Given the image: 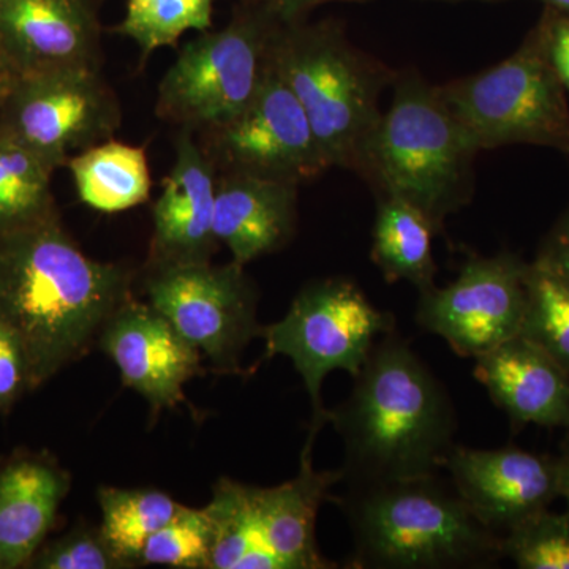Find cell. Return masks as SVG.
<instances>
[{
	"mask_svg": "<svg viewBox=\"0 0 569 569\" xmlns=\"http://www.w3.org/2000/svg\"><path fill=\"white\" fill-rule=\"evenodd\" d=\"M130 283L122 266L82 252L58 211L0 233V328L24 355L29 389L89 350Z\"/></svg>",
	"mask_w": 569,
	"mask_h": 569,
	"instance_id": "1",
	"label": "cell"
},
{
	"mask_svg": "<svg viewBox=\"0 0 569 569\" xmlns=\"http://www.w3.org/2000/svg\"><path fill=\"white\" fill-rule=\"evenodd\" d=\"M329 425L342 440L346 488L436 477L458 430L447 388L396 329L372 348Z\"/></svg>",
	"mask_w": 569,
	"mask_h": 569,
	"instance_id": "2",
	"label": "cell"
},
{
	"mask_svg": "<svg viewBox=\"0 0 569 569\" xmlns=\"http://www.w3.org/2000/svg\"><path fill=\"white\" fill-rule=\"evenodd\" d=\"M331 500L353 539L347 568H488L503 557V537L488 529L438 475L347 488Z\"/></svg>",
	"mask_w": 569,
	"mask_h": 569,
	"instance_id": "3",
	"label": "cell"
},
{
	"mask_svg": "<svg viewBox=\"0 0 569 569\" xmlns=\"http://www.w3.org/2000/svg\"><path fill=\"white\" fill-rule=\"evenodd\" d=\"M271 62L301 103L329 167L365 179L383 118L380 99L397 71L359 50L332 21L280 24Z\"/></svg>",
	"mask_w": 569,
	"mask_h": 569,
	"instance_id": "4",
	"label": "cell"
},
{
	"mask_svg": "<svg viewBox=\"0 0 569 569\" xmlns=\"http://www.w3.org/2000/svg\"><path fill=\"white\" fill-rule=\"evenodd\" d=\"M392 89L365 181L377 197L389 194L417 206L441 233L448 217L473 197L479 151L438 86H430L417 69L397 71Z\"/></svg>",
	"mask_w": 569,
	"mask_h": 569,
	"instance_id": "5",
	"label": "cell"
},
{
	"mask_svg": "<svg viewBox=\"0 0 569 569\" xmlns=\"http://www.w3.org/2000/svg\"><path fill=\"white\" fill-rule=\"evenodd\" d=\"M438 91L479 152L530 144L569 156L567 91L537 29L505 61Z\"/></svg>",
	"mask_w": 569,
	"mask_h": 569,
	"instance_id": "6",
	"label": "cell"
},
{
	"mask_svg": "<svg viewBox=\"0 0 569 569\" xmlns=\"http://www.w3.org/2000/svg\"><path fill=\"white\" fill-rule=\"evenodd\" d=\"M280 24L258 7L187 41L160 81L157 116L193 133L231 121L264 84Z\"/></svg>",
	"mask_w": 569,
	"mask_h": 569,
	"instance_id": "7",
	"label": "cell"
},
{
	"mask_svg": "<svg viewBox=\"0 0 569 569\" xmlns=\"http://www.w3.org/2000/svg\"><path fill=\"white\" fill-rule=\"evenodd\" d=\"M395 329V316L378 309L347 277L307 283L282 320L263 326L266 359L287 356L305 381L312 403L309 438L316 440L329 425L321 400L325 378L336 370L358 376L378 340Z\"/></svg>",
	"mask_w": 569,
	"mask_h": 569,
	"instance_id": "8",
	"label": "cell"
},
{
	"mask_svg": "<svg viewBox=\"0 0 569 569\" xmlns=\"http://www.w3.org/2000/svg\"><path fill=\"white\" fill-rule=\"evenodd\" d=\"M149 305L209 359L217 373L241 372L242 355L258 323V291L244 266L208 261L149 263Z\"/></svg>",
	"mask_w": 569,
	"mask_h": 569,
	"instance_id": "9",
	"label": "cell"
},
{
	"mask_svg": "<svg viewBox=\"0 0 569 569\" xmlns=\"http://www.w3.org/2000/svg\"><path fill=\"white\" fill-rule=\"evenodd\" d=\"M118 97L100 67H67L11 77L0 99V126L52 170L74 153L110 140L121 126Z\"/></svg>",
	"mask_w": 569,
	"mask_h": 569,
	"instance_id": "10",
	"label": "cell"
},
{
	"mask_svg": "<svg viewBox=\"0 0 569 569\" xmlns=\"http://www.w3.org/2000/svg\"><path fill=\"white\" fill-rule=\"evenodd\" d=\"M200 141L217 173L301 186L331 170L301 103L274 69L244 111Z\"/></svg>",
	"mask_w": 569,
	"mask_h": 569,
	"instance_id": "11",
	"label": "cell"
},
{
	"mask_svg": "<svg viewBox=\"0 0 569 569\" xmlns=\"http://www.w3.org/2000/svg\"><path fill=\"white\" fill-rule=\"evenodd\" d=\"M529 263L518 254L470 257L458 279L419 291L417 323L456 355L477 359L520 335Z\"/></svg>",
	"mask_w": 569,
	"mask_h": 569,
	"instance_id": "12",
	"label": "cell"
},
{
	"mask_svg": "<svg viewBox=\"0 0 569 569\" xmlns=\"http://www.w3.org/2000/svg\"><path fill=\"white\" fill-rule=\"evenodd\" d=\"M443 468L470 511L501 537L560 498L557 459L520 448L455 445Z\"/></svg>",
	"mask_w": 569,
	"mask_h": 569,
	"instance_id": "13",
	"label": "cell"
},
{
	"mask_svg": "<svg viewBox=\"0 0 569 569\" xmlns=\"http://www.w3.org/2000/svg\"><path fill=\"white\" fill-rule=\"evenodd\" d=\"M100 348L114 362L122 383L153 410L186 400L183 385L200 376L203 356L151 305L130 296L108 318Z\"/></svg>",
	"mask_w": 569,
	"mask_h": 569,
	"instance_id": "14",
	"label": "cell"
},
{
	"mask_svg": "<svg viewBox=\"0 0 569 569\" xmlns=\"http://www.w3.org/2000/svg\"><path fill=\"white\" fill-rule=\"evenodd\" d=\"M0 58L11 77L100 67V32L88 0H0Z\"/></svg>",
	"mask_w": 569,
	"mask_h": 569,
	"instance_id": "15",
	"label": "cell"
},
{
	"mask_svg": "<svg viewBox=\"0 0 569 569\" xmlns=\"http://www.w3.org/2000/svg\"><path fill=\"white\" fill-rule=\"evenodd\" d=\"M316 441L307 440L298 475L274 488L242 485L250 529L283 569L337 568L317 545V518L331 489L342 482L340 470L318 471L312 463Z\"/></svg>",
	"mask_w": 569,
	"mask_h": 569,
	"instance_id": "16",
	"label": "cell"
},
{
	"mask_svg": "<svg viewBox=\"0 0 569 569\" xmlns=\"http://www.w3.org/2000/svg\"><path fill=\"white\" fill-rule=\"evenodd\" d=\"M217 170L190 130L176 140V159L152 209L149 263L208 261L216 252Z\"/></svg>",
	"mask_w": 569,
	"mask_h": 569,
	"instance_id": "17",
	"label": "cell"
},
{
	"mask_svg": "<svg viewBox=\"0 0 569 569\" xmlns=\"http://www.w3.org/2000/svg\"><path fill=\"white\" fill-rule=\"evenodd\" d=\"M475 361V377L515 425L569 430V376L527 337H511Z\"/></svg>",
	"mask_w": 569,
	"mask_h": 569,
	"instance_id": "18",
	"label": "cell"
},
{
	"mask_svg": "<svg viewBox=\"0 0 569 569\" xmlns=\"http://www.w3.org/2000/svg\"><path fill=\"white\" fill-rule=\"evenodd\" d=\"M298 189L296 183L217 173L213 233L234 263H252L291 241L298 222Z\"/></svg>",
	"mask_w": 569,
	"mask_h": 569,
	"instance_id": "19",
	"label": "cell"
},
{
	"mask_svg": "<svg viewBox=\"0 0 569 569\" xmlns=\"http://www.w3.org/2000/svg\"><path fill=\"white\" fill-rule=\"evenodd\" d=\"M70 485V475L48 455L14 456L0 466V569L28 567Z\"/></svg>",
	"mask_w": 569,
	"mask_h": 569,
	"instance_id": "20",
	"label": "cell"
},
{
	"mask_svg": "<svg viewBox=\"0 0 569 569\" xmlns=\"http://www.w3.org/2000/svg\"><path fill=\"white\" fill-rule=\"evenodd\" d=\"M377 198L370 250L373 263L388 283L403 280L413 284L418 293L433 287V238L440 231L417 206L389 194Z\"/></svg>",
	"mask_w": 569,
	"mask_h": 569,
	"instance_id": "21",
	"label": "cell"
},
{
	"mask_svg": "<svg viewBox=\"0 0 569 569\" xmlns=\"http://www.w3.org/2000/svg\"><path fill=\"white\" fill-rule=\"evenodd\" d=\"M66 167L82 203L96 211H129L151 197L152 176L144 146L110 138L74 153Z\"/></svg>",
	"mask_w": 569,
	"mask_h": 569,
	"instance_id": "22",
	"label": "cell"
},
{
	"mask_svg": "<svg viewBox=\"0 0 569 569\" xmlns=\"http://www.w3.org/2000/svg\"><path fill=\"white\" fill-rule=\"evenodd\" d=\"M104 541L127 568L140 565L146 542L178 515L181 503L153 489L100 488Z\"/></svg>",
	"mask_w": 569,
	"mask_h": 569,
	"instance_id": "23",
	"label": "cell"
},
{
	"mask_svg": "<svg viewBox=\"0 0 569 569\" xmlns=\"http://www.w3.org/2000/svg\"><path fill=\"white\" fill-rule=\"evenodd\" d=\"M54 170L0 126V233L56 212Z\"/></svg>",
	"mask_w": 569,
	"mask_h": 569,
	"instance_id": "24",
	"label": "cell"
},
{
	"mask_svg": "<svg viewBox=\"0 0 569 569\" xmlns=\"http://www.w3.org/2000/svg\"><path fill=\"white\" fill-rule=\"evenodd\" d=\"M211 519L209 569H280L254 538L242 503V482L222 478L204 508Z\"/></svg>",
	"mask_w": 569,
	"mask_h": 569,
	"instance_id": "25",
	"label": "cell"
},
{
	"mask_svg": "<svg viewBox=\"0 0 569 569\" xmlns=\"http://www.w3.org/2000/svg\"><path fill=\"white\" fill-rule=\"evenodd\" d=\"M216 0H127L126 17L114 29L140 47L142 58L176 47L183 33L212 26Z\"/></svg>",
	"mask_w": 569,
	"mask_h": 569,
	"instance_id": "26",
	"label": "cell"
},
{
	"mask_svg": "<svg viewBox=\"0 0 569 569\" xmlns=\"http://www.w3.org/2000/svg\"><path fill=\"white\" fill-rule=\"evenodd\" d=\"M527 305L520 335L569 376V284L537 261L527 269Z\"/></svg>",
	"mask_w": 569,
	"mask_h": 569,
	"instance_id": "27",
	"label": "cell"
},
{
	"mask_svg": "<svg viewBox=\"0 0 569 569\" xmlns=\"http://www.w3.org/2000/svg\"><path fill=\"white\" fill-rule=\"evenodd\" d=\"M212 526L206 509L183 507L144 545L140 565L178 569H209Z\"/></svg>",
	"mask_w": 569,
	"mask_h": 569,
	"instance_id": "28",
	"label": "cell"
},
{
	"mask_svg": "<svg viewBox=\"0 0 569 569\" xmlns=\"http://www.w3.org/2000/svg\"><path fill=\"white\" fill-rule=\"evenodd\" d=\"M501 550L520 569H569V509L523 520L503 535Z\"/></svg>",
	"mask_w": 569,
	"mask_h": 569,
	"instance_id": "29",
	"label": "cell"
},
{
	"mask_svg": "<svg viewBox=\"0 0 569 569\" xmlns=\"http://www.w3.org/2000/svg\"><path fill=\"white\" fill-rule=\"evenodd\" d=\"M28 568L39 569H122L123 561L112 552L100 529L80 526L41 545Z\"/></svg>",
	"mask_w": 569,
	"mask_h": 569,
	"instance_id": "30",
	"label": "cell"
},
{
	"mask_svg": "<svg viewBox=\"0 0 569 569\" xmlns=\"http://www.w3.org/2000/svg\"><path fill=\"white\" fill-rule=\"evenodd\" d=\"M535 29L550 66L556 70L565 91L569 92V13L546 7Z\"/></svg>",
	"mask_w": 569,
	"mask_h": 569,
	"instance_id": "31",
	"label": "cell"
},
{
	"mask_svg": "<svg viewBox=\"0 0 569 569\" xmlns=\"http://www.w3.org/2000/svg\"><path fill=\"white\" fill-rule=\"evenodd\" d=\"M29 389L28 365L17 340L0 328V411Z\"/></svg>",
	"mask_w": 569,
	"mask_h": 569,
	"instance_id": "32",
	"label": "cell"
},
{
	"mask_svg": "<svg viewBox=\"0 0 569 569\" xmlns=\"http://www.w3.org/2000/svg\"><path fill=\"white\" fill-rule=\"evenodd\" d=\"M535 261L569 284V206L542 242Z\"/></svg>",
	"mask_w": 569,
	"mask_h": 569,
	"instance_id": "33",
	"label": "cell"
},
{
	"mask_svg": "<svg viewBox=\"0 0 569 569\" xmlns=\"http://www.w3.org/2000/svg\"><path fill=\"white\" fill-rule=\"evenodd\" d=\"M331 2H369V0H260L261 9L282 24L302 20L307 11Z\"/></svg>",
	"mask_w": 569,
	"mask_h": 569,
	"instance_id": "34",
	"label": "cell"
},
{
	"mask_svg": "<svg viewBox=\"0 0 569 569\" xmlns=\"http://www.w3.org/2000/svg\"><path fill=\"white\" fill-rule=\"evenodd\" d=\"M557 463H559L560 498L567 501V509H569V437Z\"/></svg>",
	"mask_w": 569,
	"mask_h": 569,
	"instance_id": "35",
	"label": "cell"
},
{
	"mask_svg": "<svg viewBox=\"0 0 569 569\" xmlns=\"http://www.w3.org/2000/svg\"><path fill=\"white\" fill-rule=\"evenodd\" d=\"M11 80V73L9 69H7L6 63H3L2 58H0V99H2L3 92H6L7 86Z\"/></svg>",
	"mask_w": 569,
	"mask_h": 569,
	"instance_id": "36",
	"label": "cell"
},
{
	"mask_svg": "<svg viewBox=\"0 0 569 569\" xmlns=\"http://www.w3.org/2000/svg\"><path fill=\"white\" fill-rule=\"evenodd\" d=\"M548 9L563 11V13H569V0H541Z\"/></svg>",
	"mask_w": 569,
	"mask_h": 569,
	"instance_id": "37",
	"label": "cell"
}]
</instances>
